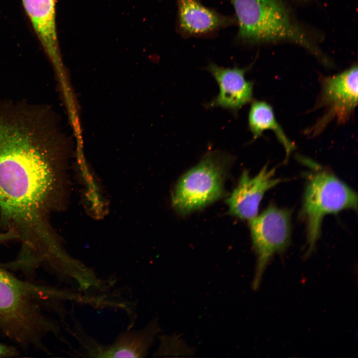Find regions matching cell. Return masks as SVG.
Instances as JSON below:
<instances>
[{"label":"cell","mask_w":358,"mask_h":358,"mask_svg":"<svg viewBox=\"0 0 358 358\" xmlns=\"http://www.w3.org/2000/svg\"><path fill=\"white\" fill-rule=\"evenodd\" d=\"M180 30L187 35L210 34L236 23V17L221 14L197 0H177Z\"/></svg>","instance_id":"8fae6325"},{"label":"cell","mask_w":358,"mask_h":358,"mask_svg":"<svg viewBox=\"0 0 358 358\" xmlns=\"http://www.w3.org/2000/svg\"><path fill=\"white\" fill-rule=\"evenodd\" d=\"M13 238H18V236L12 231H8L5 233L0 232V241Z\"/></svg>","instance_id":"9a60e30c"},{"label":"cell","mask_w":358,"mask_h":358,"mask_svg":"<svg viewBox=\"0 0 358 358\" xmlns=\"http://www.w3.org/2000/svg\"><path fill=\"white\" fill-rule=\"evenodd\" d=\"M57 289L22 282L0 268V331L23 345L36 344L58 326L41 313L38 296Z\"/></svg>","instance_id":"7a4b0ae2"},{"label":"cell","mask_w":358,"mask_h":358,"mask_svg":"<svg viewBox=\"0 0 358 358\" xmlns=\"http://www.w3.org/2000/svg\"><path fill=\"white\" fill-rule=\"evenodd\" d=\"M233 161L230 155L210 151L177 182L172 193V205L181 215L201 209L221 198Z\"/></svg>","instance_id":"277c9868"},{"label":"cell","mask_w":358,"mask_h":358,"mask_svg":"<svg viewBox=\"0 0 358 358\" xmlns=\"http://www.w3.org/2000/svg\"><path fill=\"white\" fill-rule=\"evenodd\" d=\"M249 222L257 259L253 282V287L256 289L271 258L285 251L290 243L291 213L286 209L271 204Z\"/></svg>","instance_id":"8992f818"},{"label":"cell","mask_w":358,"mask_h":358,"mask_svg":"<svg viewBox=\"0 0 358 358\" xmlns=\"http://www.w3.org/2000/svg\"><path fill=\"white\" fill-rule=\"evenodd\" d=\"M346 209L358 210L357 194L352 188L329 171L320 169L310 175L301 210L306 224V255L314 249L324 217Z\"/></svg>","instance_id":"5b68a950"},{"label":"cell","mask_w":358,"mask_h":358,"mask_svg":"<svg viewBox=\"0 0 358 358\" xmlns=\"http://www.w3.org/2000/svg\"><path fill=\"white\" fill-rule=\"evenodd\" d=\"M24 8L47 55L60 68L57 37L55 0H22Z\"/></svg>","instance_id":"7c38bea8"},{"label":"cell","mask_w":358,"mask_h":358,"mask_svg":"<svg viewBox=\"0 0 358 358\" xmlns=\"http://www.w3.org/2000/svg\"><path fill=\"white\" fill-rule=\"evenodd\" d=\"M358 67L354 65L336 75L323 77L321 91L315 107L324 109L323 115L310 129L308 135L320 134L332 121L345 123L358 104Z\"/></svg>","instance_id":"52a82bcc"},{"label":"cell","mask_w":358,"mask_h":358,"mask_svg":"<svg viewBox=\"0 0 358 358\" xmlns=\"http://www.w3.org/2000/svg\"><path fill=\"white\" fill-rule=\"evenodd\" d=\"M248 125L253 140L261 136L265 130L273 131L285 151L286 159L295 149L294 144L278 123L271 106L267 102L254 100L252 103L248 115Z\"/></svg>","instance_id":"4fadbf2b"},{"label":"cell","mask_w":358,"mask_h":358,"mask_svg":"<svg viewBox=\"0 0 358 358\" xmlns=\"http://www.w3.org/2000/svg\"><path fill=\"white\" fill-rule=\"evenodd\" d=\"M275 168H269L267 164L254 177H251L247 170L244 171L227 199L229 213L248 221L255 217L266 192L282 181L275 177Z\"/></svg>","instance_id":"9c48e42d"},{"label":"cell","mask_w":358,"mask_h":358,"mask_svg":"<svg viewBox=\"0 0 358 358\" xmlns=\"http://www.w3.org/2000/svg\"><path fill=\"white\" fill-rule=\"evenodd\" d=\"M207 70L219 87V93L207 103V108L221 107L234 114L253 99V83L245 78L248 68H225L210 63Z\"/></svg>","instance_id":"30bf717a"},{"label":"cell","mask_w":358,"mask_h":358,"mask_svg":"<svg viewBox=\"0 0 358 358\" xmlns=\"http://www.w3.org/2000/svg\"><path fill=\"white\" fill-rule=\"evenodd\" d=\"M236 12L237 39L257 44L289 41L327 62L304 31L294 23L282 0H229Z\"/></svg>","instance_id":"3957f363"},{"label":"cell","mask_w":358,"mask_h":358,"mask_svg":"<svg viewBox=\"0 0 358 358\" xmlns=\"http://www.w3.org/2000/svg\"><path fill=\"white\" fill-rule=\"evenodd\" d=\"M72 334L79 344L75 354L93 358H144L160 331L157 319L140 330H126L119 334L111 344H103L90 336L80 323L75 324Z\"/></svg>","instance_id":"ba28073f"},{"label":"cell","mask_w":358,"mask_h":358,"mask_svg":"<svg viewBox=\"0 0 358 358\" xmlns=\"http://www.w3.org/2000/svg\"><path fill=\"white\" fill-rule=\"evenodd\" d=\"M15 354V352L12 348L0 343V358L12 356Z\"/></svg>","instance_id":"5bb4252c"},{"label":"cell","mask_w":358,"mask_h":358,"mask_svg":"<svg viewBox=\"0 0 358 358\" xmlns=\"http://www.w3.org/2000/svg\"><path fill=\"white\" fill-rule=\"evenodd\" d=\"M54 127L39 108L0 102V221L40 256L59 246L47 222L60 180Z\"/></svg>","instance_id":"6da1fadb"}]
</instances>
